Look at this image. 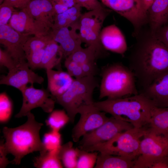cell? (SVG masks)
<instances>
[{
    "mask_svg": "<svg viewBox=\"0 0 168 168\" xmlns=\"http://www.w3.org/2000/svg\"><path fill=\"white\" fill-rule=\"evenodd\" d=\"M139 31L128 57V67L141 90L168 73V48L152 34Z\"/></svg>",
    "mask_w": 168,
    "mask_h": 168,
    "instance_id": "6da1fadb",
    "label": "cell"
},
{
    "mask_svg": "<svg viewBox=\"0 0 168 168\" xmlns=\"http://www.w3.org/2000/svg\"><path fill=\"white\" fill-rule=\"evenodd\" d=\"M93 104L100 110L129 123L137 128L149 125L155 106L150 100L140 93L120 98H107L94 102Z\"/></svg>",
    "mask_w": 168,
    "mask_h": 168,
    "instance_id": "7a4b0ae2",
    "label": "cell"
},
{
    "mask_svg": "<svg viewBox=\"0 0 168 168\" xmlns=\"http://www.w3.org/2000/svg\"><path fill=\"white\" fill-rule=\"evenodd\" d=\"M26 116L27 121L22 125L14 128L5 127L2 129L5 149L14 156L11 163L16 165L27 154L44 149L40 135L43 124L37 122L31 112Z\"/></svg>",
    "mask_w": 168,
    "mask_h": 168,
    "instance_id": "3957f363",
    "label": "cell"
},
{
    "mask_svg": "<svg viewBox=\"0 0 168 168\" xmlns=\"http://www.w3.org/2000/svg\"><path fill=\"white\" fill-rule=\"evenodd\" d=\"M135 79L131 69L121 63L106 66L102 72L99 99L106 97L116 99L138 94Z\"/></svg>",
    "mask_w": 168,
    "mask_h": 168,
    "instance_id": "277c9868",
    "label": "cell"
},
{
    "mask_svg": "<svg viewBox=\"0 0 168 168\" xmlns=\"http://www.w3.org/2000/svg\"><path fill=\"white\" fill-rule=\"evenodd\" d=\"M147 127L133 128L118 134L108 141L81 149L123 156L134 160L139 155L141 141L149 127Z\"/></svg>",
    "mask_w": 168,
    "mask_h": 168,
    "instance_id": "5b68a950",
    "label": "cell"
},
{
    "mask_svg": "<svg viewBox=\"0 0 168 168\" xmlns=\"http://www.w3.org/2000/svg\"><path fill=\"white\" fill-rule=\"evenodd\" d=\"M98 82L95 76H85L74 78L69 89L62 95L55 98L56 101L61 105L73 123L81 106L92 104L93 95Z\"/></svg>",
    "mask_w": 168,
    "mask_h": 168,
    "instance_id": "8992f818",
    "label": "cell"
},
{
    "mask_svg": "<svg viewBox=\"0 0 168 168\" xmlns=\"http://www.w3.org/2000/svg\"><path fill=\"white\" fill-rule=\"evenodd\" d=\"M133 128L131 124L112 116L99 127L83 136L78 148L81 149L108 141L118 134Z\"/></svg>",
    "mask_w": 168,
    "mask_h": 168,
    "instance_id": "52a82bcc",
    "label": "cell"
},
{
    "mask_svg": "<svg viewBox=\"0 0 168 168\" xmlns=\"http://www.w3.org/2000/svg\"><path fill=\"white\" fill-rule=\"evenodd\" d=\"M33 85L27 86L20 91L23 96L22 104L20 110L15 115L16 118L26 116L31 110L37 107L47 113L54 110L55 99L48 90L35 88Z\"/></svg>",
    "mask_w": 168,
    "mask_h": 168,
    "instance_id": "ba28073f",
    "label": "cell"
},
{
    "mask_svg": "<svg viewBox=\"0 0 168 168\" xmlns=\"http://www.w3.org/2000/svg\"><path fill=\"white\" fill-rule=\"evenodd\" d=\"M80 119L73 128L72 137L73 141L77 142L81 137L96 128L108 120L106 113L96 107L93 103L80 107L77 110Z\"/></svg>",
    "mask_w": 168,
    "mask_h": 168,
    "instance_id": "9c48e42d",
    "label": "cell"
},
{
    "mask_svg": "<svg viewBox=\"0 0 168 168\" xmlns=\"http://www.w3.org/2000/svg\"><path fill=\"white\" fill-rule=\"evenodd\" d=\"M168 156V137L149 126L140 142L139 154L135 161L149 160Z\"/></svg>",
    "mask_w": 168,
    "mask_h": 168,
    "instance_id": "30bf717a",
    "label": "cell"
},
{
    "mask_svg": "<svg viewBox=\"0 0 168 168\" xmlns=\"http://www.w3.org/2000/svg\"><path fill=\"white\" fill-rule=\"evenodd\" d=\"M80 26L79 20L68 26L51 29L50 31L52 39L58 44L65 58L82 47Z\"/></svg>",
    "mask_w": 168,
    "mask_h": 168,
    "instance_id": "8fae6325",
    "label": "cell"
},
{
    "mask_svg": "<svg viewBox=\"0 0 168 168\" xmlns=\"http://www.w3.org/2000/svg\"><path fill=\"white\" fill-rule=\"evenodd\" d=\"M105 5L129 21L135 30V35L147 24V19L142 12L139 0H101Z\"/></svg>",
    "mask_w": 168,
    "mask_h": 168,
    "instance_id": "7c38bea8",
    "label": "cell"
},
{
    "mask_svg": "<svg viewBox=\"0 0 168 168\" xmlns=\"http://www.w3.org/2000/svg\"><path fill=\"white\" fill-rule=\"evenodd\" d=\"M44 81V78L35 73L25 61L18 63L8 71L7 75L2 76L0 84L12 86L20 91L29 84H41Z\"/></svg>",
    "mask_w": 168,
    "mask_h": 168,
    "instance_id": "4fadbf2b",
    "label": "cell"
},
{
    "mask_svg": "<svg viewBox=\"0 0 168 168\" xmlns=\"http://www.w3.org/2000/svg\"><path fill=\"white\" fill-rule=\"evenodd\" d=\"M30 36L16 31L8 24L0 26V43L17 63L26 59L23 46Z\"/></svg>",
    "mask_w": 168,
    "mask_h": 168,
    "instance_id": "5bb4252c",
    "label": "cell"
},
{
    "mask_svg": "<svg viewBox=\"0 0 168 168\" xmlns=\"http://www.w3.org/2000/svg\"><path fill=\"white\" fill-rule=\"evenodd\" d=\"M8 24L16 31L30 35H46L51 30L33 18L24 8L13 12Z\"/></svg>",
    "mask_w": 168,
    "mask_h": 168,
    "instance_id": "9a60e30c",
    "label": "cell"
},
{
    "mask_svg": "<svg viewBox=\"0 0 168 168\" xmlns=\"http://www.w3.org/2000/svg\"><path fill=\"white\" fill-rule=\"evenodd\" d=\"M100 39L102 46L106 50L122 54L127 50L124 36L114 24L104 27L100 33Z\"/></svg>",
    "mask_w": 168,
    "mask_h": 168,
    "instance_id": "2e32d148",
    "label": "cell"
},
{
    "mask_svg": "<svg viewBox=\"0 0 168 168\" xmlns=\"http://www.w3.org/2000/svg\"><path fill=\"white\" fill-rule=\"evenodd\" d=\"M139 93L150 100L155 106L168 108V73L159 78L146 87L140 90Z\"/></svg>",
    "mask_w": 168,
    "mask_h": 168,
    "instance_id": "e0dca14e",
    "label": "cell"
},
{
    "mask_svg": "<svg viewBox=\"0 0 168 168\" xmlns=\"http://www.w3.org/2000/svg\"><path fill=\"white\" fill-rule=\"evenodd\" d=\"M24 9L34 19L52 29L56 13L50 0H31Z\"/></svg>",
    "mask_w": 168,
    "mask_h": 168,
    "instance_id": "ac0fdd59",
    "label": "cell"
},
{
    "mask_svg": "<svg viewBox=\"0 0 168 168\" xmlns=\"http://www.w3.org/2000/svg\"><path fill=\"white\" fill-rule=\"evenodd\" d=\"M46 73L48 90L55 99L69 89L74 79L67 72L61 69H47Z\"/></svg>",
    "mask_w": 168,
    "mask_h": 168,
    "instance_id": "d6986e66",
    "label": "cell"
},
{
    "mask_svg": "<svg viewBox=\"0 0 168 168\" xmlns=\"http://www.w3.org/2000/svg\"><path fill=\"white\" fill-rule=\"evenodd\" d=\"M147 24L152 34L168 23V0H155L147 15Z\"/></svg>",
    "mask_w": 168,
    "mask_h": 168,
    "instance_id": "ffe728a7",
    "label": "cell"
},
{
    "mask_svg": "<svg viewBox=\"0 0 168 168\" xmlns=\"http://www.w3.org/2000/svg\"><path fill=\"white\" fill-rule=\"evenodd\" d=\"M135 160L119 156L104 154H98L95 168H133Z\"/></svg>",
    "mask_w": 168,
    "mask_h": 168,
    "instance_id": "44dd1931",
    "label": "cell"
},
{
    "mask_svg": "<svg viewBox=\"0 0 168 168\" xmlns=\"http://www.w3.org/2000/svg\"><path fill=\"white\" fill-rule=\"evenodd\" d=\"M105 8L89 11L82 14L79 19L80 26L101 31L104 21L109 13Z\"/></svg>",
    "mask_w": 168,
    "mask_h": 168,
    "instance_id": "7402d4cb",
    "label": "cell"
},
{
    "mask_svg": "<svg viewBox=\"0 0 168 168\" xmlns=\"http://www.w3.org/2000/svg\"><path fill=\"white\" fill-rule=\"evenodd\" d=\"M63 57L58 44L52 39L44 49L41 68L53 69L60 64Z\"/></svg>",
    "mask_w": 168,
    "mask_h": 168,
    "instance_id": "603a6c76",
    "label": "cell"
},
{
    "mask_svg": "<svg viewBox=\"0 0 168 168\" xmlns=\"http://www.w3.org/2000/svg\"><path fill=\"white\" fill-rule=\"evenodd\" d=\"M149 126L159 133L168 137V108L154 106Z\"/></svg>",
    "mask_w": 168,
    "mask_h": 168,
    "instance_id": "cb8c5ba5",
    "label": "cell"
},
{
    "mask_svg": "<svg viewBox=\"0 0 168 168\" xmlns=\"http://www.w3.org/2000/svg\"><path fill=\"white\" fill-rule=\"evenodd\" d=\"M82 7L79 4H77L64 12L56 14L51 29L68 26L79 20L82 15L81 11Z\"/></svg>",
    "mask_w": 168,
    "mask_h": 168,
    "instance_id": "d4e9b609",
    "label": "cell"
},
{
    "mask_svg": "<svg viewBox=\"0 0 168 168\" xmlns=\"http://www.w3.org/2000/svg\"><path fill=\"white\" fill-rule=\"evenodd\" d=\"M58 149L40 152V155L33 160L34 166L38 168H63V166L58 155Z\"/></svg>",
    "mask_w": 168,
    "mask_h": 168,
    "instance_id": "484cf974",
    "label": "cell"
},
{
    "mask_svg": "<svg viewBox=\"0 0 168 168\" xmlns=\"http://www.w3.org/2000/svg\"><path fill=\"white\" fill-rule=\"evenodd\" d=\"M78 148L73 147L72 142L62 145L58 150V155L63 166L76 168L78 158Z\"/></svg>",
    "mask_w": 168,
    "mask_h": 168,
    "instance_id": "4316f807",
    "label": "cell"
},
{
    "mask_svg": "<svg viewBox=\"0 0 168 168\" xmlns=\"http://www.w3.org/2000/svg\"><path fill=\"white\" fill-rule=\"evenodd\" d=\"M69 121V116L64 110H56L50 113L45 123L52 130L59 132Z\"/></svg>",
    "mask_w": 168,
    "mask_h": 168,
    "instance_id": "83f0119b",
    "label": "cell"
},
{
    "mask_svg": "<svg viewBox=\"0 0 168 168\" xmlns=\"http://www.w3.org/2000/svg\"><path fill=\"white\" fill-rule=\"evenodd\" d=\"M100 51L91 46L77 50L66 58L81 64L89 61H95Z\"/></svg>",
    "mask_w": 168,
    "mask_h": 168,
    "instance_id": "f1b7e54d",
    "label": "cell"
},
{
    "mask_svg": "<svg viewBox=\"0 0 168 168\" xmlns=\"http://www.w3.org/2000/svg\"><path fill=\"white\" fill-rule=\"evenodd\" d=\"M52 39L50 32L46 35L30 37L23 46L26 57V56L33 52L45 49Z\"/></svg>",
    "mask_w": 168,
    "mask_h": 168,
    "instance_id": "f546056e",
    "label": "cell"
},
{
    "mask_svg": "<svg viewBox=\"0 0 168 168\" xmlns=\"http://www.w3.org/2000/svg\"><path fill=\"white\" fill-rule=\"evenodd\" d=\"M100 31L80 25V33L82 41L88 46H93L100 51L102 46L100 39Z\"/></svg>",
    "mask_w": 168,
    "mask_h": 168,
    "instance_id": "4dcf8cb0",
    "label": "cell"
},
{
    "mask_svg": "<svg viewBox=\"0 0 168 168\" xmlns=\"http://www.w3.org/2000/svg\"><path fill=\"white\" fill-rule=\"evenodd\" d=\"M78 158L76 168H92L95 167L98 152H88L78 148Z\"/></svg>",
    "mask_w": 168,
    "mask_h": 168,
    "instance_id": "1f68e13d",
    "label": "cell"
},
{
    "mask_svg": "<svg viewBox=\"0 0 168 168\" xmlns=\"http://www.w3.org/2000/svg\"><path fill=\"white\" fill-rule=\"evenodd\" d=\"M13 104L5 92L0 94V122L5 124L10 119L12 113Z\"/></svg>",
    "mask_w": 168,
    "mask_h": 168,
    "instance_id": "d6a6232c",
    "label": "cell"
},
{
    "mask_svg": "<svg viewBox=\"0 0 168 168\" xmlns=\"http://www.w3.org/2000/svg\"><path fill=\"white\" fill-rule=\"evenodd\" d=\"M61 142V135L59 132L51 130L44 135L42 142L44 149L42 151L58 149L62 145Z\"/></svg>",
    "mask_w": 168,
    "mask_h": 168,
    "instance_id": "836d02e7",
    "label": "cell"
},
{
    "mask_svg": "<svg viewBox=\"0 0 168 168\" xmlns=\"http://www.w3.org/2000/svg\"><path fill=\"white\" fill-rule=\"evenodd\" d=\"M133 168H168V156L142 161H135Z\"/></svg>",
    "mask_w": 168,
    "mask_h": 168,
    "instance_id": "e575fe53",
    "label": "cell"
},
{
    "mask_svg": "<svg viewBox=\"0 0 168 168\" xmlns=\"http://www.w3.org/2000/svg\"><path fill=\"white\" fill-rule=\"evenodd\" d=\"M44 49L33 52L26 56V59L28 65L33 70L41 68Z\"/></svg>",
    "mask_w": 168,
    "mask_h": 168,
    "instance_id": "d590c367",
    "label": "cell"
},
{
    "mask_svg": "<svg viewBox=\"0 0 168 168\" xmlns=\"http://www.w3.org/2000/svg\"><path fill=\"white\" fill-rule=\"evenodd\" d=\"M64 65L67 72L71 76L75 77V78L85 77L81 64L66 58Z\"/></svg>",
    "mask_w": 168,
    "mask_h": 168,
    "instance_id": "8d00e7d4",
    "label": "cell"
},
{
    "mask_svg": "<svg viewBox=\"0 0 168 168\" xmlns=\"http://www.w3.org/2000/svg\"><path fill=\"white\" fill-rule=\"evenodd\" d=\"M15 8L10 5L2 3L0 5V26L8 24Z\"/></svg>",
    "mask_w": 168,
    "mask_h": 168,
    "instance_id": "74e56055",
    "label": "cell"
},
{
    "mask_svg": "<svg viewBox=\"0 0 168 168\" xmlns=\"http://www.w3.org/2000/svg\"><path fill=\"white\" fill-rule=\"evenodd\" d=\"M9 53L6 50L0 49V65L6 68L9 71L17 64Z\"/></svg>",
    "mask_w": 168,
    "mask_h": 168,
    "instance_id": "f35d334b",
    "label": "cell"
},
{
    "mask_svg": "<svg viewBox=\"0 0 168 168\" xmlns=\"http://www.w3.org/2000/svg\"><path fill=\"white\" fill-rule=\"evenodd\" d=\"M81 65L85 77L95 76L97 72V67L95 61L86 62Z\"/></svg>",
    "mask_w": 168,
    "mask_h": 168,
    "instance_id": "ab89813d",
    "label": "cell"
},
{
    "mask_svg": "<svg viewBox=\"0 0 168 168\" xmlns=\"http://www.w3.org/2000/svg\"><path fill=\"white\" fill-rule=\"evenodd\" d=\"M78 4L89 11L104 8L98 0H76Z\"/></svg>",
    "mask_w": 168,
    "mask_h": 168,
    "instance_id": "60d3db41",
    "label": "cell"
},
{
    "mask_svg": "<svg viewBox=\"0 0 168 168\" xmlns=\"http://www.w3.org/2000/svg\"><path fill=\"white\" fill-rule=\"evenodd\" d=\"M153 34L168 48V23L162 26Z\"/></svg>",
    "mask_w": 168,
    "mask_h": 168,
    "instance_id": "b9f144b4",
    "label": "cell"
},
{
    "mask_svg": "<svg viewBox=\"0 0 168 168\" xmlns=\"http://www.w3.org/2000/svg\"><path fill=\"white\" fill-rule=\"evenodd\" d=\"M4 140L1 139L0 142V168H5L11 161H9L7 157L8 153L6 151L4 145Z\"/></svg>",
    "mask_w": 168,
    "mask_h": 168,
    "instance_id": "7bdbcfd3",
    "label": "cell"
},
{
    "mask_svg": "<svg viewBox=\"0 0 168 168\" xmlns=\"http://www.w3.org/2000/svg\"><path fill=\"white\" fill-rule=\"evenodd\" d=\"M31 0H3L2 3L10 5L15 8H25Z\"/></svg>",
    "mask_w": 168,
    "mask_h": 168,
    "instance_id": "ee69618b",
    "label": "cell"
},
{
    "mask_svg": "<svg viewBox=\"0 0 168 168\" xmlns=\"http://www.w3.org/2000/svg\"><path fill=\"white\" fill-rule=\"evenodd\" d=\"M155 0H139L140 7L142 14L147 19L148 10Z\"/></svg>",
    "mask_w": 168,
    "mask_h": 168,
    "instance_id": "f6af8a7d",
    "label": "cell"
},
{
    "mask_svg": "<svg viewBox=\"0 0 168 168\" xmlns=\"http://www.w3.org/2000/svg\"><path fill=\"white\" fill-rule=\"evenodd\" d=\"M50 1L53 6L56 15L65 12L69 8L62 4Z\"/></svg>",
    "mask_w": 168,
    "mask_h": 168,
    "instance_id": "bcb514c9",
    "label": "cell"
},
{
    "mask_svg": "<svg viewBox=\"0 0 168 168\" xmlns=\"http://www.w3.org/2000/svg\"><path fill=\"white\" fill-rule=\"evenodd\" d=\"M51 1L62 4L68 8L72 7L77 3L76 0H50Z\"/></svg>",
    "mask_w": 168,
    "mask_h": 168,
    "instance_id": "7dc6e473",
    "label": "cell"
}]
</instances>
